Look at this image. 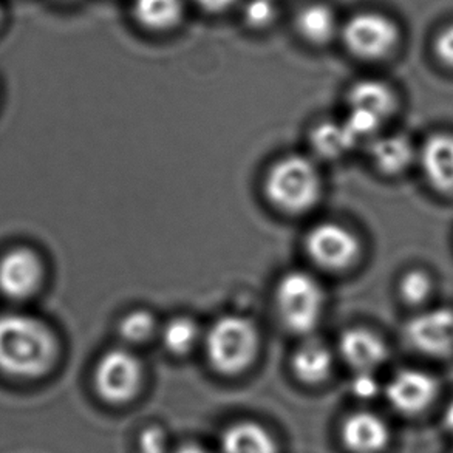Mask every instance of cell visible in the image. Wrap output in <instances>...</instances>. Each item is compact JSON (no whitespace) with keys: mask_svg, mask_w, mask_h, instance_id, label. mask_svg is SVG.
I'll list each match as a JSON object with an SVG mask.
<instances>
[{"mask_svg":"<svg viewBox=\"0 0 453 453\" xmlns=\"http://www.w3.org/2000/svg\"><path fill=\"white\" fill-rule=\"evenodd\" d=\"M257 328L242 316H223L209 328L204 347L211 367L223 376H239L257 357Z\"/></svg>","mask_w":453,"mask_h":453,"instance_id":"3","label":"cell"},{"mask_svg":"<svg viewBox=\"0 0 453 453\" xmlns=\"http://www.w3.org/2000/svg\"><path fill=\"white\" fill-rule=\"evenodd\" d=\"M339 353L356 373H373L386 361L387 347L372 331L351 328L339 339Z\"/></svg>","mask_w":453,"mask_h":453,"instance_id":"11","label":"cell"},{"mask_svg":"<svg viewBox=\"0 0 453 453\" xmlns=\"http://www.w3.org/2000/svg\"><path fill=\"white\" fill-rule=\"evenodd\" d=\"M221 453H279L270 430L254 421H237L220 436Z\"/></svg>","mask_w":453,"mask_h":453,"instance_id":"14","label":"cell"},{"mask_svg":"<svg viewBox=\"0 0 453 453\" xmlns=\"http://www.w3.org/2000/svg\"><path fill=\"white\" fill-rule=\"evenodd\" d=\"M357 140L349 134L343 123H322L312 130L311 144L314 150L325 158H336L353 149Z\"/></svg>","mask_w":453,"mask_h":453,"instance_id":"20","label":"cell"},{"mask_svg":"<svg viewBox=\"0 0 453 453\" xmlns=\"http://www.w3.org/2000/svg\"><path fill=\"white\" fill-rule=\"evenodd\" d=\"M135 18L150 30H167L178 24L183 14L181 0H135Z\"/></svg>","mask_w":453,"mask_h":453,"instance_id":"19","label":"cell"},{"mask_svg":"<svg viewBox=\"0 0 453 453\" xmlns=\"http://www.w3.org/2000/svg\"><path fill=\"white\" fill-rule=\"evenodd\" d=\"M405 336L424 355H453V310L438 308L418 314L405 326Z\"/></svg>","mask_w":453,"mask_h":453,"instance_id":"9","label":"cell"},{"mask_svg":"<svg viewBox=\"0 0 453 453\" xmlns=\"http://www.w3.org/2000/svg\"><path fill=\"white\" fill-rule=\"evenodd\" d=\"M142 364L132 351L111 349L99 357L93 373V386L99 398L111 405L130 403L142 386Z\"/></svg>","mask_w":453,"mask_h":453,"instance_id":"5","label":"cell"},{"mask_svg":"<svg viewBox=\"0 0 453 453\" xmlns=\"http://www.w3.org/2000/svg\"><path fill=\"white\" fill-rule=\"evenodd\" d=\"M343 43L362 59H380L388 55L399 41V30L392 19L380 12H364L345 24Z\"/></svg>","mask_w":453,"mask_h":453,"instance_id":"6","label":"cell"},{"mask_svg":"<svg viewBox=\"0 0 453 453\" xmlns=\"http://www.w3.org/2000/svg\"><path fill=\"white\" fill-rule=\"evenodd\" d=\"M172 453H209L206 449L202 446H196V444H184L180 448L175 449Z\"/></svg>","mask_w":453,"mask_h":453,"instance_id":"29","label":"cell"},{"mask_svg":"<svg viewBox=\"0 0 453 453\" xmlns=\"http://www.w3.org/2000/svg\"><path fill=\"white\" fill-rule=\"evenodd\" d=\"M276 303L279 316L289 331L310 334L324 314V288L310 273L289 271L277 283Z\"/></svg>","mask_w":453,"mask_h":453,"instance_id":"4","label":"cell"},{"mask_svg":"<svg viewBox=\"0 0 453 453\" xmlns=\"http://www.w3.org/2000/svg\"><path fill=\"white\" fill-rule=\"evenodd\" d=\"M206 12H219L233 5L235 0H196Z\"/></svg>","mask_w":453,"mask_h":453,"instance_id":"28","label":"cell"},{"mask_svg":"<svg viewBox=\"0 0 453 453\" xmlns=\"http://www.w3.org/2000/svg\"><path fill=\"white\" fill-rule=\"evenodd\" d=\"M322 181L318 167L302 155H288L273 165L265 178V194L288 214H302L319 202Z\"/></svg>","mask_w":453,"mask_h":453,"instance_id":"2","label":"cell"},{"mask_svg":"<svg viewBox=\"0 0 453 453\" xmlns=\"http://www.w3.org/2000/svg\"><path fill=\"white\" fill-rule=\"evenodd\" d=\"M296 27L308 42L326 43L336 33V18L328 6L314 4L297 14Z\"/></svg>","mask_w":453,"mask_h":453,"instance_id":"18","label":"cell"},{"mask_svg":"<svg viewBox=\"0 0 453 453\" xmlns=\"http://www.w3.org/2000/svg\"><path fill=\"white\" fill-rule=\"evenodd\" d=\"M161 339L172 355H188L200 341V328L194 319L177 316L163 326Z\"/></svg>","mask_w":453,"mask_h":453,"instance_id":"21","label":"cell"},{"mask_svg":"<svg viewBox=\"0 0 453 453\" xmlns=\"http://www.w3.org/2000/svg\"><path fill=\"white\" fill-rule=\"evenodd\" d=\"M334 365L331 349L320 341L308 339L296 349L291 367L296 378L306 386H319L328 380Z\"/></svg>","mask_w":453,"mask_h":453,"instance_id":"15","label":"cell"},{"mask_svg":"<svg viewBox=\"0 0 453 453\" xmlns=\"http://www.w3.org/2000/svg\"><path fill=\"white\" fill-rule=\"evenodd\" d=\"M421 165L435 189L453 192V136H430L421 150Z\"/></svg>","mask_w":453,"mask_h":453,"instance_id":"13","label":"cell"},{"mask_svg":"<svg viewBox=\"0 0 453 453\" xmlns=\"http://www.w3.org/2000/svg\"><path fill=\"white\" fill-rule=\"evenodd\" d=\"M372 158L378 169L395 175L405 171L411 165V159L415 157V150L411 142L401 135L382 136L372 144L370 149Z\"/></svg>","mask_w":453,"mask_h":453,"instance_id":"17","label":"cell"},{"mask_svg":"<svg viewBox=\"0 0 453 453\" xmlns=\"http://www.w3.org/2000/svg\"><path fill=\"white\" fill-rule=\"evenodd\" d=\"M0 19H2V10H0Z\"/></svg>","mask_w":453,"mask_h":453,"instance_id":"31","label":"cell"},{"mask_svg":"<svg viewBox=\"0 0 453 453\" xmlns=\"http://www.w3.org/2000/svg\"><path fill=\"white\" fill-rule=\"evenodd\" d=\"M276 2L274 0H248L245 5L246 24L254 28H264L276 18Z\"/></svg>","mask_w":453,"mask_h":453,"instance_id":"24","label":"cell"},{"mask_svg":"<svg viewBox=\"0 0 453 453\" xmlns=\"http://www.w3.org/2000/svg\"><path fill=\"white\" fill-rule=\"evenodd\" d=\"M169 438L163 427L149 426L142 430L138 436V452L140 453H167Z\"/></svg>","mask_w":453,"mask_h":453,"instance_id":"25","label":"cell"},{"mask_svg":"<svg viewBox=\"0 0 453 453\" xmlns=\"http://www.w3.org/2000/svg\"><path fill=\"white\" fill-rule=\"evenodd\" d=\"M305 245L312 262L330 271L347 270L361 254L355 234L334 221H324L312 227L306 235Z\"/></svg>","mask_w":453,"mask_h":453,"instance_id":"7","label":"cell"},{"mask_svg":"<svg viewBox=\"0 0 453 453\" xmlns=\"http://www.w3.org/2000/svg\"><path fill=\"white\" fill-rule=\"evenodd\" d=\"M58 341L42 320L27 314L0 316V372L16 380H37L58 359Z\"/></svg>","mask_w":453,"mask_h":453,"instance_id":"1","label":"cell"},{"mask_svg":"<svg viewBox=\"0 0 453 453\" xmlns=\"http://www.w3.org/2000/svg\"><path fill=\"white\" fill-rule=\"evenodd\" d=\"M435 53L444 65L453 67V24L440 31L435 41Z\"/></svg>","mask_w":453,"mask_h":453,"instance_id":"26","label":"cell"},{"mask_svg":"<svg viewBox=\"0 0 453 453\" xmlns=\"http://www.w3.org/2000/svg\"><path fill=\"white\" fill-rule=\"evenodd\" d=\"M343 446L353 453H378L388 442V429L378 415L356 411L341 427Z\"/></svg>","mask_w":453,"mask_h":453,"instance_id":"12","label":"cell"},{"mask_svg":"<svg viewBox=\"0 0 453 453\" xmlns=\"http://www.w3.org/2000/svg\"><path fill=\"white\" fill-rule=\"evenodd\" d=\"M430 289H432V282L427 273L424 271L407 273L401 279V285H399V293L403 296V299L411 305L423 303L429 297Z\"/></svg>","mask_w":453,"mask_h":453,"instance_id":"23","label":"cell"},{"mask_svg":"<svg viewBox=\"0 0 453 453\" xmlns=\"http://www.w3.org/2000/svg\"><path fill=\"white\" fill-rule=\"evenodd\" d=\"M444 424H446V427H448L450 432H453V403L446 409V413H444Z\"/></svg>","mask_w":453,"mask_h":453,"instance_id":"30","label":"cell"},{"mask_svg":"<svg viewBox=\"0 0 453 453\" xmlns=\"http://www.w3.org/2000/svg\"><path fill=\"white\" fill-rule=\"evenodd\" d=\"M118 330L126 342L142 343L155 334L157 320L148 310H134L121 319Z\"/></svg>","mask_w":453,"mask_h":453,"instance_id":"22","label":"cell"},{"mask_svg":"<svg viewBox=\"0 0 453 453\" xmlns=\"http://www.w3.org/2000/svg\"><path fill=\"white\" fill-rule=\"evenodd\" d=\"M436 393V380L419 370L399 372L387 386V398L390 404L405 415H417L426 411L434 403Z\"/></svg>","mask_w":453,"mask_h":453,"instance_id":"10","label":"cell"},{"mask_svg":"<svg viewBox=\"0 0 453 453\" xmlns=\"http://www.w3.org/2000/svg\"><path fill=\"white\" fill-rule=\"evenodd\" d=\"M351 390L357 398H373L380 390V384L374 380L373 373H356L355 380L351 382Z\"/></svg>","mask_w":453,"mask_h":453,"instance_id":"27","label":"cell"},{"mask_svg":"<svg viewBox=\"0 0 453 453\" xmlns=\"http://www.w3.org/2000/svg\"><path fill=\"white\" fill-rule=\"evenodd\" d=\"M349 111H364L382 121L393 111L395 98L392 90L384 82L362 80L349 88Z\"/></svg>","mask_w":453,"mask_h":453,"instance_id":"16","label":"cell"},{"mask_svg":"<svg viewBox=\"0 0 453 453\" xmlns=\"http://www.w3.org/2000/svg\"><path fill=\"white\" fill-rule=\"evenodd\" d=\"M42 277V262L30 248H14L0 258V291L12 301L35 295Z\"/></svg>","mask_w":453,"mask_h":453,"instance_id":"8","label":"cell"}]
</instances>
